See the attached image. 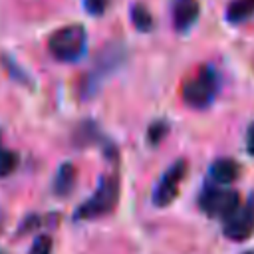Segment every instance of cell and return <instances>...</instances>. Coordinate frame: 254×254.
Masks as SVG:
<instances>
[{"mask_svg":"<svg viewBox=\"0 0 254 254\" xmlns=\"http://www.w3.org/2000/svg\"><path fill=\"white\" fill-rule=\"evenodd\" d=\"M240 206V192L224 185H208L198 194V208L212 218H226Z\"/></svg>","mask_w":254,"mask_h":254,"instance_id":"cell-4","label":"cell"},{"mask_svg":"<svg viewBox=\"0 0 254 254\" xmlns=\"http://www.w3.org/2000/svg\"><path fill=\"white\" fill-rule=\"evenodd\" d=\"M200 6L198 0H175L173 4V24L177 32H187L198 20Z\"/></svg>","mask_w":254,"mask_h":254,"instance_id":"cell-7","label":"cell"},{"mask_svg":"<svg viewBox=\"0 0 254 254\" xmlns=\"http://www.w3.org/2000/svg\"><path fill=\"white\" fill-rule=\"evenodd\" d=\"M131 22H133L135 30H139V32H151L153 26H155L149 8L145 4H141V2H135L131 6Z\"/></svg>","mask_w":254,"mask_h":254,"instance_id":"cell-11","label":"cell"},{"mask_svg":"<svg viewBox=\"0 0 254 254\" xmlns=\"http://www.w3.org/2000/svg\"><path fill=\"white\" fill-rule=\"evenodd\" d=\"M83 6H85V12L91 14V16H101L107 6H109V0H83Z\"/></svg>","mask_w":254,"mask_h":254,"instance_id":"cell-16","label":"cell"},{"mask_svg":"<svg viewBox=\"0 0 254 254\" xmlns=\"http://www.w3.org/2000/svg\"><path fill=\"white\" fill-rule=\"evenodd\" d=\"M169 129H171V125H169V121H165V119H155L151 125H149V129H147V141H149V145H159L167 135H169Z\"/></svg>","mask_w":254,"mask_h":254,"instance_id":"cell-13","label":"cell"},{"mask_svg":"<svg viewBox=\"0 0 254 254\" xmlns=\"http://www.w3.org/2000/svg\"><path fill=\"white\" fill-rule=\"evenodd\" d=\"M254 14V0H232L226 6V20L230 24L246 22Z\"/></svg>","mask_w":254,"mask_h":254,"instance_id":"cell-10","label":"cell"},{"mask_svg":"<svg viewBox=\"0 0 254 254\" xmlns=\"http://www.w3.org/2000/svg\"><path fill=\"white\" fill-rule=\"evenodd\" d=\"M18 167V153L10 149H0V177H8Z\"/></svg>","mask_w":254,"mask_h":254,"instance_id":"cell-14","label":"cell"},{"mask_svg":"<svg viewBox=\"0 0 254 254\" xmlns=\"http://www.w3.org/2000/svg\"><path fill=\"white\" fill-rule=\"evenodd\" d=\"M210 177L216 185H230L238 177V163L230 157L216 159L210 165Z\"/></svg>","mask_w":254,"mask_h":254,"instance_id":"cell-9","label":"cell"},{"mask_svg":"<svg viewBox=\"0 0 254 254\" xmlns=\"http://www.w3.org/2000/svg\"><path fill=\"white\" fill-rule=\"evenodd\" d=\"M185 175H187V161L185 159L175 161L163 173V177L159 179V183L155 185V189H153V204L155 206H161V208L163 206H169L177 198L179 187H181Z\"/></svg>","mask_w":254,"mask_h":254,"instance_id":"cell-6","label":"cell"},{"mask_svg":"<svg viewBox=\"0 0 254 254\" xmlns=\"http://www.w3.org/2000/svg\"><path fill=\"white\" fill-rule=\"evenodd\" d=\"M119 177L117 175H105L101 177L95 192L77 206L75 210V218L77 220H93V218H101L109 212L115 210L117 202H119Z\"/></svg>","mask_w":254,"mask_h":254,"instance_id":"cell-1","label":"cell"},{"mask_svg":"<svg viewBox=\"0 0 254 254\" xmlns=\"http://www.w3.org/2000/svg\"><path fill=\"white\" fill-rule=\"evenodd\" d=\"M99 139V129H97V125L93 123V121H83V123H79L77 125V129H75V133H73V143L77 145V147H87V145H91V143H95Z\"/></svg>","mask_w":254,"mask_h":254,"instance_id":"cell-12","label":"cell"},{"mask_svg":"<svg viewBox=\"0 0 254 254\" xmlns=\"http://www.w3.org/2000/svg\"><path fill=\"white\" fill-rule=\"evenodd\" d=\"M222 234L234 242H244L254 234V194H250L244 204L240 202V206L224 218Z\"/></svg>","mask_w":254,"mask_h":254,"instance_id":"cell-5","label":"cell"},{"mask_svg":"<svg viewBox=\"0 0 254 254\" xmlns=\"http://www.w3.org/2000/svg\"><path fill=\"white\" fill-rule=\"evenodd\" d=\"M87 34L81 24H67L56 30L48 40L50 54L60 62H75L85 54Z\"/></svg>","mask_w":254,"mask_h":254,"instance_id":"cell-2","label":"cell"},{"mask_svg":"<svg viewBox=\"0 0 254 254\" xmlns=\"http://www.w3.org/2000/svg\"><path fill=\"white\" fill-rule=\"evenodd\" d=\"M216 91H218V77H216L214 69L212 67H200L196 71V75H192L190 79H187L183 83L181 95L189 107L202 109V107H208L212 103Z\"/></svg>","mask_w":254,"mask_h":254,"instance_id":"cell-3","label":"cell"},{"mask_svg":"<svg viewBox=\"0 0 254 254\" xmlns=\"http://www.w3.org/2000/svg\"><path fill=\"white\" fill-rule=\"evenodd\" d=\"M242 254H254V252H252V250H248V252H242Z\"/></svg>","mask_w":254,"mask_h":254,"instance_id":"cell-19","label":"cell"},{"mask_svg":"<svg viewBox=\"0 0 254 254\" xmlns=\"http://www.w3.org/2000/svg\"><path fill=\"white\" fill-rule=\"evenodd\" d=\"M246 151L250 155H254V123H250L248 133H246Z\"/></svg>","mask_w":254,"mask_h":254,"instance_id":"cell-18","label":"cell"},{"mask_svg":"<svg viewBox=\"0 0 254 254\" xmlns=\"http://www.w3.org/2000/svg\"><path fill=\"white\" fill-rule=\"evenodd\" d=\"M38 224H40V216H38V214H28V216L22 220V224L18 226V236L32 232V230H34Z\"/></svg>","mask_w":254,"mask_h":254,"instance_id":"cell-17","label":"cell"},{"mask_svg":"<svg viewBox=\"0 0 254 254\" xmlns=\"http://www.w3.org/2000/svg\"><path fill=\"white\" fill-rule=\"evenodd\" d=\"M28 254H52V236L40 234L34 240V244H32V248H30Z\"/></svg>","mask_w":254,"mask_h":254,"instance_id":"cell-15","label":"cell"},{"mask_svg":"<svg viewBox=\"0 0 254 254\" xmlns=\"http://www.w3.org/2000/svg\"><path fill=\"white\" fill-rule=\"evenodd\" d=\"M75 181H77V169L73 163H62L56 177H54V192L58 196H67L73 189H75Z\"/></svg>","mask_w":254,"mask_h":254,"instance_id":"cell-8","label":"cell"}]
</instances>
